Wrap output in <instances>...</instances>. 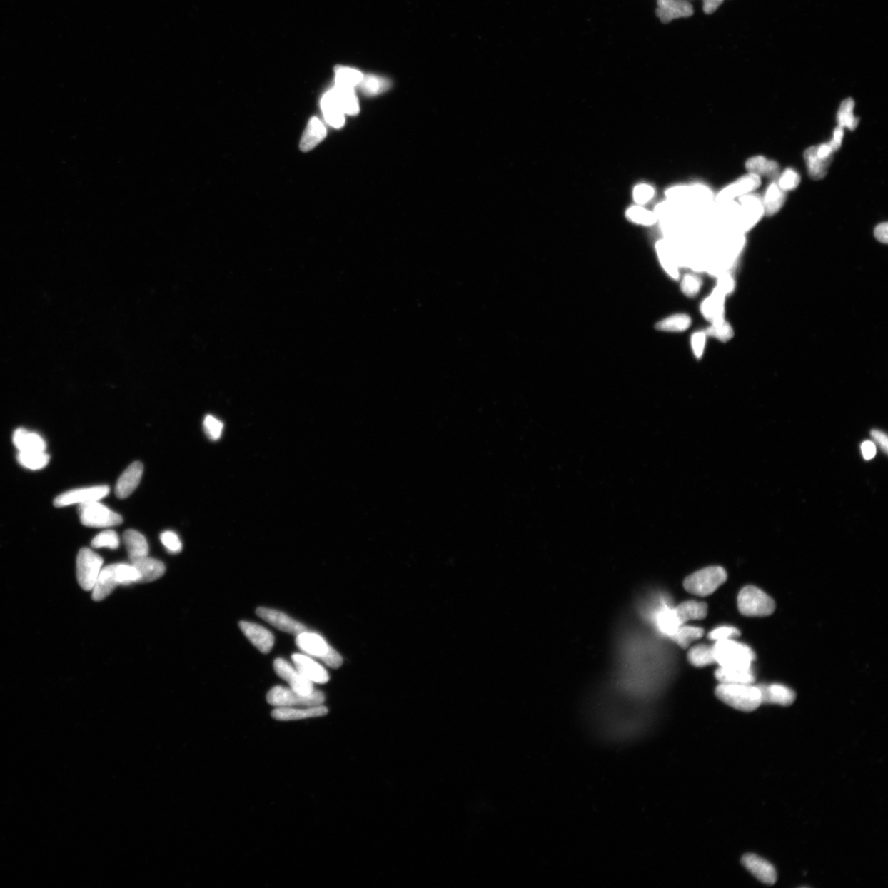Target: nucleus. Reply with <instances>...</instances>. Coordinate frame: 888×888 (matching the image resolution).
I'll list each match as a JSON object with an SVG mask.
<instances>
[{
    "label": "nucleus",
    "instance_id": "864d4df0",
    "mask_svg": "<svg viewBox=\"0 0 888 888\" xmlns=\"http://www.w3.org/2000/svg\"><path fill=\"white\" fill-rule=\"evenodd\" d=\"M740 636V631L735 627L722 626L717 627L708 635V638L714 642L735 639Z\"/></svg>",
    "mask_w": 888,
    "mask_h": 888
},
{
    "label": "nucleus",
    "instance_id": "cd10ccee",
    "mask_svg": "<svg viewBox=\"0 0 888 888\" xmlns=\"http://www.w3.org/2000/svg\"><path fill=\"white\" fill-rule=\"evenodd\" d=\"M123 540L131 562L148 556L149 546L147 539L137 530H126L123 533Z\"/></svg>",
    "mask_w": 888,
    "mask_h": 888
},
{
    "label": "nucleus",
    "instance_id": "37998d69",
    "mask_svg": "<svg viewBox=\"0 0 888 888\" xmlns=\"http://www.w3.org/2000/svg\"><path fill=\"white\" fill-rule=\"evenodd\" d=\"M364 75L359 70L340 67L335 70V85L354 89L360 84Z\"/></svg>",
    "mask_w": 888,
    "mask_h": 888
},
{
    "label": "nucleus",
    "instance_id": "a878e982",
    "mask_svg": "<svg viewBox=\"0 0 888 888\" xmlns=\"http://www.w3.org/2000/svg\"><path fill=\"white\" fill-rule=\"evenodd\" d=\"M716 679L720 684L727 685H752L755 683V676L752 668H725L720 667L715 672Z\"/></svg>",
    "mask_w": 888,
    "mask_h": 888
},
{
    "label": "nucleus",
    "instance_id": "bb28decb",
    "mask_svg": "<svg viewBox=\"0 0 888 888\" xmlns=\"http://www.w3.org/2000/svg\"><path fill=\"white\" fill-rule=\"evenodd\" d=\"M13 441L21 453L46 451L44 438L34 432L18 429L14 432Z\"/></svg>",
    "mask_w": 888,
    "mask_h": 888
},
{
    "label": "nucleus",
    "instance_id": "3c124183",
    "mask_svg": "<svg viewBox=\"0 0 888 888\" xmlns=\"http://www.w3.org/2000/svg\"><path fill=\"white\" fill-rule=\"evenodd\" d=\"M655 191L652 186L648 183H639L635 189H633L632 197L637 205H644L651 201L654 197Z\"/></svg>",
    "mask_w": 888,
    "mask_h": 888
},
{
    "label": "nucleus",
    "instance_id": "c756f323",
    "mask_svg": "<svg viewBox=\"0 0 888 888\" xmlns=\"http://www.w3.org/2000/svg\"><path fill=\"white\" fill-rule=\"evenodd\" d=\"M786 198V192L778 186L777 181H772L762 198L765 214L767 216L776 215L782 208Z\"/></svg>",
    "mask_w": 888,
    "mask_h": 888
},
{
    "label": "nucleus",
    "instance_id": "49530a36",
    "mask_svg": "<svg viewBox=\"0 0 888 888\" xmlns=\"http://www.w3.org/2000/svg\"><path fill=\"white\" fill-rule=\"evenodd\" d=\"M120 538L115 530H106L97 535L91 541L94 548H109L116 550L120 547Z\"/></svg>",
    "mask_w": 888,
    "mask_h": 888
},
{
    "label": "nucleus",
    "instance_id": "423d86ee",
    "mask_svg": "<svg viewBox=\"0 0 888 888\" xmlns=\"http://www.w3.org/2000/svg\"><path fill=\"white\" fill-rule=\"evenodd\" d=\"M79 515L81 523L89 528L115 527L123 521L120 514L102 505L99 500L79 505Z\"/></svg>",
    "mask_w": 888,
    "mask_h": 888
},
{
    "label": "nucleus",
    "instance_id": "13d9d810",
    "mask_svg": "<svg viewBox=\"0 0 888 888\" xmlns=\"http://www.w3.org/2000/svg\"><path fill=\"white\" fill-rule=\"evenodd\" d=\"M861 452H862L864 458L867 460V461L873 459L876 456L877 453L874 443L869 440L864 441L861 444Z\"/></svg>",
    "mask_w": 888,
    "mask_h": 888
},
{
    "label": "nucleus",
    "instance_id": "58836bf2",
    "mask_svg": "<svg viewBox=\"0 0 888 888\" xmlns=\"http://www.w3.org/2000/svg\"><path fill=\"white\" fill-rule=\"evenodd\" d=\"M687 660L695 667H704V666L716 663L712 646H707L705 644H700L692 647L687 652Z\"/></svg>",
    "mask_w": 888,
    "mask_h": 888
},
{
    "label": "nucleus",
    "instance_id": "393cba45",
    "mask_svg": "<svg viewBox=\"0 0 888 888\" xmlns=\"http://www.w3.org/2000/svg\"><path fill=\"white\" fill-rule=\"evenodd\" d=\"M745 168L751 174H755L761 178L765 176L772 181H777L781 174V169L777 162L768 160L762 156H752L746 161Z\"/></svg>",
    "mask_w": 888,
    "mask_h": 888
},
{
    "label": "nucleus",
    "instance_id": "c03bdc74",
    "mask_svg": "<svg viewBox=\"0 0 888 888\" xmlns=\"http://www.w3.org/2000/svg\"><path fill=\"white\" fill-rule=\"evenodd\" d=\"M706 333L707 337L717 339L721 343L729 342L735 335L732 326L725 319L711 323L710 327L706 330Z\"/></svg>",
    "mask_w": 888,
    "mask_h": 888
},
{
    "label": "nucleus",
    "instance_id": "c85d7f7f",
    "mask_svg": "<svg viewBox=\"0 0 888 888\" xmlns=\"http://www.w3.org/2000/svg\"><path fill=\"white\" fill-rule=\"evenodd\" d=\"M321 107L325 120L330 126L340 128L345 124V113L340 108L332 90L325 94L321 100Z\"/></svg>",
    "mask_w": 888,
    "mask_h": 888
},
{
    "label": "nucleus",
    "instance_id": "a211bd4d",
    "mask_svg": "<svg viewBox=\"0 0 888 888\" xmlns=\"http://www.w3.org/2000/svg\"><path fill=\"white\" fill-rule=\"evenodd\" d=\"M291 659L296 670L313 683L326 684L328 682L327 670L313 659L301 654H293Z\"/></svg>",
    "mask_w": 888,
    "mask_h": 888
},
{
    "label": "nucleus",
    "instance_id": "1a4fd4ad",
    "mask_svg": "<svg viewBox=\"0 0 888 888\" xmlns=\"http://www.w3.org/2000/svg\"><path fill=\"white\" fill-rule=\"evenodd\" d=\"M739 198V221L741 229L747 231L752 228L765 216L762 198L757 194L748 193Z\"/></svg>",
    "mask_w": 888,
    "mask_h": 888
},
{
    "label": "nucleus",
    "instance_id": "473e14b6",
    "mask_svg": "<svg viewBox=\"0 0 888 888\" xmlns=\"http://www.w3.org/2000/svg\"><path fill=\"white\" fill-rule=\"evenodd\" d=\"M804 158L809 175L815 181L822 180V178L826 177L828 169H829L833 161L832 159L824 160L817 158L814 146H812V147L805 150Z\"/></svg>",
    "mask_w": 888,
    "mask_h": 888
},
{
    "label": "nucleus",
    "instance_id": "ddd939ff",
    "mask_svg": "<svg viewBox=\"0 0 888 888\" xmlns=\"http://www.w3.org/2000/svg\"><path fill=\"white\" fill-rule=\"evenodd\" d=\"M256 614L260 618L277 627L281 631L291 633L293 635H299L300 633L307 632V627L301 622L291 618L290 616L283 613V612L259 607L256 610Z\"/></svg>",
    "mask_w": 888,
    "mask_h": 888
},
{
    "label": "nucleus",
    "instance_id": "6ab92c4d",
    "mask_svg": "<svg viewBox=\"0 0 888 888\" xmlns=\"http://www.w3.org/2000/svg\"><path fill=\"white\" fill-rule=\"evenodd\" d=\"M760 690L762 703L777 704L784 707L792 705L795 700V692L789 687L778 684L757 685Z\"/></svg>",
    "mask_w": 888,
    "mask_h": 888
},
{
    "label": "nucleus",
    "instance_id": "052dcab7",
    "mask_svg": "<svg viewBox=\"0 0 888 888\" xmlns=\"http://www.w3.org/2000/svg\"><path fill=\"white\" fill-rule=\"evenodd\" d=\"M874 236L877 240L882 243H887L888 241V225L887 222L881 223L876 226L874 230Z\"/></svg>",
    "mask_w": 888,
    "mask_h": 888
},
{
    "label": "nucleus",
    "instance_id": "9b49d317",
    "mask_svg": "<svg viewBox=\"0 0 888 888\" xmlns=\"http://www.w3.org/2000/svg\"><path fill=\"white\" fill-rule=\"evenodd\" d=\"M761 177L755 174H751L742 176L730 186L724 188L721 192L717 194V201L721 203H728L732 202L736 198L744 196L756 191L761 186Z\"/></svg>",
    "mask_w": 888,
    "mask_h": 888
},
{
    "label": "nucleus",
    "instance_id": "a19ab883",
    "mask_svg": "<svg viewBox=\"0 0 888 888\" xmlns=\"http://www.w3.org/2000/svg\"><path fill=\"white\" fill-rule=\"evenodd\" d=\"M704 630L701 627L682 625L670 638L684 649L690 647L692 642L698 640L703 636Z\"/></svg>",
    "mask_w": 888,
    "mask_h": 888
},
{
    "label": "nucleus",
    "instance_id": "09e8293b",
    "mask_svg": "<svg viewBox=\"0 0 888 888\" xmlns=\"http://www.w3.org/2000/svg\"><path fill=\"white\" fill-rule=\"evenodd\" d=\"M203 426L206 435L209 438V440L213 441L219 440L224 428V425L221 421L215 418L214 416L208 415L205 417Z\"/></svg>",
    "mask_w": 888,
    "mask_h": 888
},
{
    "label": "nucleus",
    "instance_id": "f704fd0d",
    "mask_svg": "<svg viewBox=\"0 0 888 888\" xmlns=\"http://www.w3.org/2000/svg\"><path fill=\"white\" fill-rule=\"evenodd\" d=\"M332 91L344 113L349 116L358 115L359 101L354 89L335 85Z\"/></svg>",
    "mask_w": 888,
    "mask_h": 888
},
{
    "label": "nucleus",
    "instance_id": "b1692460",
    "mask_svg": "<svg viewBox=\"0 0 888 888\" xmlns=\"http://www.w3.org/2000/svg\"><path fill=\"white\" fill-rule=\"evenodd\" d=\"M131 564L137 568L140 574L138 583L154 582L163 576L166 572V566L163 562L153 557H148V556L132 562Z\"/></svg>",
    "mask_w": 888,
    "mask_h": 888
},
{
    "label": "nucleus",
    "instance_id": "412c9836",
    "mask_svg": "<svg viewBox=\"0 0 888 888\" xmlns=\"http://www.w3.org/2000/svg\"><path fill=\"white\" fill-rule=\"evenodd\" d=\"M725 297L722 292L714 288L712 293L702 301L700 312L706 321L712 323L725 319Z\"/></svg>",
    "mask_w": 888,
    "mask_h": 888
},
{
    "label": "nucleus",
    "instance_id": "79ce46f5",
    "mask_svg": "<svg viewBox=\"0 0 888 888\" xmlns=\"http://www.w3.org/2000/svg\"><path fill=\"white\" fill-rule=\"evenodd\" d=\"M626 216L632 223L643 226H653L658 220L656 213L644 208L641 205L632 206L627 210Z\"/></svg>",
    "mask_w": 888,
    "mask_h": 888
},
{
    "label": "nucleus",
    "instance_id": "680f3d73",
    "mask_svg": "<svg viewBox=\"0 0 888 888\" xmlns=\"http://www.w3.org/2000/svg\"><path fill=\"white\" fill-rule=\"evenodd\" d=\"M703 10L707 14H712L716 12L717 9L721 6L724 0H702Z\"/></svg>",
    "mask_w": 888,
    "mask_h": 888
},
{
    "label": "nucleus",
    "instance_id": "aec40b11",
    "mask_svg": "<svg viewBox=\"0 0 888 888\" xmlns=\"http://www.w3.org/2000/svg\"><path fill=\"white\" fill-rule=\"evenodd\" d=\"M328 712V709L323 705L306 708L277 707L273 711L272 717L278 721H297V720L326 716Z\"/></svg>",
    "mask_w": 888,
    "mask_h": 888
},
{
    "label": "nucleus",
    "instance_id": "de8ad7c7",
    "mask_svg": "<svg viewBox=\"0 0 888 888\" xmlns=\"http://www.w3.org/2000/svg\"><path fill=\"white\" fill-rule=\"evenodd\" d=\"M801 181V177L797 171L787 168L781 174H779L777 182L779 188L784 192L792 191L797 188Z\"/></svg>",
    "mask_w": 888,
    "mask_h": 888
},
{
    "label": "nucleus",
    "instance_id": "6e6552de",
    "mask_svg": "<svg viewBox=\"0 0 888 888\" xmlns=\"http://www.w3.org/2000/svg\"><path fill=\"white\" fill-rule=\"evenodd\" d=\"M110 491V487L107 485H96L89 487V488L72 490L59 495L54 501V505L57 508H62L97 501L109 495Z\"/></svg>",
    "mask_w": 888,
    "mask_h": 888
},
{
    "label": "nucleus",
    "instance_id": "f03ea898",
    "mask_svg": "<svg viewBox=\"0 0 888 888\" xmlns=\"http://www.w3.org/2000/svg\"><path fill=\"white\" fill-rule=\"evenodd\" d=\"M712 648L716 663L720 667L752 668V664L756 659L755 653L749 646L735 639L715 642Z\"/></svg>",
    "mask_w": 888,
    "mask_h": 888
},
{
    "label": "nucleus",
    "instance_id": "c9c22d12",
    "mask_svg": "<svg viewBox=\"0 0 888 888\" xmlns=\"http://www.w3.org/2000/svg\"><path fill=\"white\" fill-rule=\"evenodd\" d=\"M391 86V81L388 79L369 74L364 76L357 88L367 96H375L385 93Z\"/></svg>",
    "mask_w": 888,
    "mask_h": 888
},
{
    "label": "nucleus",
    "instance_id": "39448f33",
    "mask_svg": "<svg viewBox=\"0 0 888 888\" xmlns=\"http://www.w3.org/2000/svg\"><path fill=\"white\" fill-rule=\"evenodd\" d=\"M267 701L277 707H310L322 705L325 696L321 691H313L310 695H301L291 689L276 686L268 692Z\"/></svg>",
    "mask_w": 888,
    "mask_h": 888
},
{
    "label": "nucleus",
    "instance_id": "2f4dec72",
    "mask_svg": "<svg viewBox=\"0 0 888 888\" xmlns=\"http://www.w3.org/2000/svg\"><path fill=\"white\" fill-rule=\"evenodd\" d=\"M707 610L706 603L696 602V600H687V602L681 603L675 607L677 618H678L681 625H684L687 622L691 620L705 619L707 615Z\"/></svg>",
    "mask_w": 888,
    "mask_h": 888
},
{
    "label": "nucleus",
    "instance_id": "6e6d98bb",
    "mask_svg": "<svg viewBox=\"0 0 888 888\" xmlns=\"http://www.w3.org/2000/svg\"><path fill=\"white\" fill-rule=\"evenodd\" d=\"M321 660L325 664L333 669L339 668L343 662L342 656L332 647H330L328 653Z\"/></svg>",
    "mask_w": 888,
    "mask_h": 888
},
{
    "label": "nucleus",
    "instance_id": "bf43d9fd",
    "mask_svg": "<svg viewBox=\"0 0 888 888\" xmlns=\"http://www.w3.org/2000/svg\"><path fill=\"white\" fill-rule=\"evenodd\" d=\"M871 436L873 437L874 440L879 443V445L882 450H884L885 453H887L888 438L885 433L873 430L871 431Z\"/></svg>",
    "mask_w": 888,
    "mask_h": 888
},
{
    "label": "nucleus",
    "instance_id": "20e7f679",
    "mask_svg": "<svg viewBox=\"0 0 888 888\" xmlns=\"http://www.w3.org/2000/svg\"><path fill=\"white\" fill-rule=\"evenodd\" d=\"M738 608L745 616L766 617L773 614L776 610V604L760 588L747 586L739 593Z\"/></svg>",
    "mask_w": 888,
    "mask_h": 888
},
{
    "label": "nucleus",
    "instance_id": "72a5a7b5",
    "mask_svg": "<svg viewBox=\"0 0 888 888\" xmlns=\"http://www.w3.org/2000/svg\"><path fill=\"white\" fill-rule=\"evenodd\" d=\"M656 252L660 266H662L665 273L675 281L680 280V273L679 266L675 261L668 243L665 241H657L656 243Z\"/></svg>",
    "mask_w": 888,
    "mask_h": 888
},
{
    "label": "nucleus",
    "instance_id": "f257e3e1",
    "mask_svg": "<svg viewBox=\"0 0 888 888\" xmlns=\"http://www.w3.org/2000/svg\"><path fill=\"white\" fill-rule=\"evenodd\" d=\"M720 700L742 712H752L762 704L757 685L720 684L716 689Z\"/></svg>",
    "mask_w": 888,
    "mask_h": 888
},
{
    "label": "nucleus",
    "instance_id": "7ed1b4c3",
    "mask_svg": "<svg viewBox=\"0 0 888 888\" xmlns=\"http://www.w3.org/2000/svg\"><path fill=\"white\" fill-rule=\"evenodd\" d=\"M727 573L723 567L712 566L692 573L684 582L687 592L698 597H707L727 581Z\"/></svg>",
    "mask_w": 888,
    "mask_h": 888
},
{
    "label": "nucleus",
    "instance_id": "4d7b16f0",
    "mask_svg": "<svg viewBox=\"0 0 888 888\" xmlns=\"http://www.w3.org/2000/svg\"><path fill=\"white\" fill-rule=\"evenodd\" d=\"M844 133V128L841 127L837 126L835 129H834L832 139L828 143L830 144L832 150L835 151V153L842 148Z\"/></svg>",
    "mask_w": 888,
    "mask_h": 888
},
{
    "label": "nucleus",
    "instance_id": "5701e85b",
    "mask_svg": "<svg viewBox=\"0 0 888 888\" xmlns=\"http://www.w3.org/2000/svg\"><path fill=\"white\" fill-rule=\"evenodd\" d=\"M296 642L302 651L321 659L328 653L330 648L328 644L321 636L308 631L297 635Z\"/></svg>",
    "mask_w": 888,
    "mask_h": 888
},
{
    "label": "nucleus",
    "instance_id": "a18cd8bd",
    "mask_svg": "<svg viewBox=\"0 0 888 888\" xmlns=\"http://www.w3.org/2000/svg\"><path fill=\"white\" fill-rule=\"evenodd\" d=\"M702 286V278L695 273H686L680 281L681 291L689 298H695L700 294Z\"/></svg>",
    "mask_w": 888,
    "mask_h": 888
},
{
    "label": "nucleus",
    "instance_id": "e433bc0d",
    "mask_svg": "<svg viewBox=\"0 0 888 888\" xmlns=\"http://www.w3.org/2000/svg\"><path fill=\"white\" fill-rule=\"evenodd\" d=\"M692 318L686 313H675L660 321L655 328L660 332L684 333L691 327Z\"/></svg>",
    "mask_w": 888,
    "mask_h": 888
},
{
    "label": "nucleus",
    "instance_id": "9d476101",
    "mask_svg": "<svg viewBox=\"0 0 888 888\" xmlns=\"http://www.w3.org/2000/svg\"><path fill=\"white\" fill-rule=\"evenodd\" d=\"M274 670L281 679L291 686V689L301 695H310L313 689V682L296 670L286 660L278 658L274 662Z\"/></svg>",
    "mask_w": 888,
    "mask_h": 888
},
{
    "label": "nucleus",
    "instance_id": "4be33fe9",
    "mask_svg": "<svg viewBox=\"0 0 888 888\" xmlns=\"http://www.w3.org/2000/svg\"><path fill=\"white\" fill-rule=\"evenodd\" d=\"M653 618L658 630L669 637L672 636L676 630L682 626L678 618H677L675 608L670 607L665 602L660 605L658 609L654 613Z\"/></svg>",
    "mask_w": 888,
    "mask_h": 888
},
{
    "label": "nucleus",
    "instance_id": "ea45409f",
    "mask_svg": "<svg viewBox=\"0 0 888 888\" xmlns=\"http://www.w3.org/2000/svg\"><path fill=\"white\" fill-rule=\"evenodd\" d=\"M18 461L25 468L38 470L46 467L50 462V456L46 451L26 452L18 454Z\"/></svg>",
    "mask_w": 888,
    "mask_h": 888
},
{
    "label": "nucleus",
    "instance_id": "4c0bfd02",
    "mask_svg": "<svg viewBox=\"0 0 888 888\" xmlns=\"http://www.w3.org/2000/svg\"><path fill=\"white\" fill-rule=\"evenodd\" d=\"M854 101L851 97L844 99L842 102L837 115V121L839 127L848 128L852 130V131L857 129L859 126V118L854 115Z\"/></svg>",
    "mask_w": 888,
    "mask_h": 888
},
{
    "label": "nucleus",
    "instance_id": "2eb2a0df",
    "mask_svg": "<svg viewBox=\"0 0 888 888\" xmlns=\"http://www.w3.org/2000/svg\"><path fill=\"white\" fill-rule=\"evenodd\" d=\"M656 13L663 24H669L675 19L691 17L694 8L687 0H657Z\"/></svg>",
    "mask_w": 888,
    "mask_h": 888
},
{
    "label": "nucleus",
    "instance_id": "8fccbe9b",
    "mask_svg": "<svg viewBox=\"0 0 888 888\" xmlns=\"http://www.w3.org/2000/svg\"><path fill=\"white\" fill-rule=\"evenodd\" d=\"M161 543L171 554H178L182 550V543L178 535L171 530H166L161 535Z\"/></svg>",
    "mask_w": 888,
    "mask_h": 888
},
{
    "label": "nucleus",
    "instance_id": "7c9ffc66",
    "mask_svg": "<svg viewBox=\"0 0 888 888\" xmlns=\"http://www.w3.org/2000/svg\"><path fill=\"white\" fill-rule=\"evenodd\" d=\"M327 130L323 123L317 117H313L308 122L304 135L301 141L300 148L302 151H310L315 148L326 137Z\"/></svg>",
    "mask_w": 888,
    "mask_h": 888
},
{
    "label": "nucleus",
    "instance_id": "f8f14e48",
    "mask_svg": "<svg viewBox=\"0 0 888 888\" xmlns=\"http://www.w3.org/2000/svg\"><path fill=\"white\" fill-rule=\"evenodd\" d=\"M120 585L122 583L118 564L102 567L93 589V599L95 602H101Z\"/></svg>",
    "mask_w": 888,
    "mask_h": 888
},
{
    "label": "nucleus",
    "instance_id": "4468645a",
    "mask_svg": "<svg viewBox=\"0 0 888 888\" xmlns=\"http://www.w3.org/2000/svg\"><path fill=\"white\" fill-rule=\"evenodd\" d=\"M741 862L745 869L762 884L770 886L776 884L777 871L774 866L766 859L754 854H747L742 858Z\"/></svg>",
    "mask_w": 888,
    "mask_h": 888
},
{
    "label": "nucleus",
    "instance_id": "5fc2aeb1",
    "mask_svg": "<svg viewBox=\"0 0 888 888\" xmlns=\"http://www.w3.org/2000/svg\"><path fill=\"white\" fill-rule=\"evenodd\" d=\"M715 288L722 292L725 296L732 293L735 288V283L732 276L728 273L720 274Z\"/></svg>",
    "mask_w": 888,
    "mask_h": 888
},
{
    "label": "nucleus",
    "instance_id": "603ef678",
    "mask_svg": "<svg viewBox=\"0 0 888 888\" xmlns=\"http://www.w3.org/2000/svg\"><path fill=\"white\" fill-rule=\"evenodd\" d=\"M707 338L706 331H697L692 335L691 348L692 353H694L697 360L702 358L706 349Z\"/></svg>",
    "mask_w": 888,
    "mask_h": 888
},
{
    "label": "nucleus",
    "instance_id": "f3484780",
    "mask_svg": "<svg viewBox=\"0 0 888 888\" xmlns=\"http://www.w3.org/2000/svg\"><path fill=\"white\" fill-rule=\"evenodd\" d=\"M143 465L135 462L124 470L116 486V495L118 499H126L137 489L143 474Z\"/></svg>",
    "mask_w": 888,
    "mask_h": 888
},
{
    "label": "nucleus",
    "instance_id": "dca6fc26",
    "mask_svg": "<svg viewBox=\"0 0 888 888\" xmlns=\"http://www.w3.org/2000/svg\"><path fill=\"white\" fill-rule=\"evenodd\" d=\"M240 627L243 635L260 652L268 654L274 645V636L265 627L251 622L241 621Z\"/></svg>",
    "mask_w": 888,
    "mask_h": 888
},
{
    "label": "nucleus",
    "instance_id": "0eeeda50",
    "mask_svg": "<svg viewBox=\"0 0 888 888\" xmlns=\"http://www.w3.org/2000/svg\"><path fill=\"white\" fill-rule=\"evenodd\" d=\"M103 559L89 548L81 549L77 557V579L84 591H93L102 570Z\"/></svg>",
    "mask_w": 888,
    "mask_h": 888
}]
</instances>
